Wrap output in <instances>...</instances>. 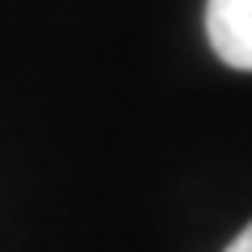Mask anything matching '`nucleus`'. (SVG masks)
<instances>
[{"mask_svg":"<svg viewBox=\"0 0 252 252\" xmlns=\"http://www.w3.org/2000/svg\"><path fill=\"white\" fill-rule=\"evenodd\" d=\"M206 38L227 67L252 72V0H206Z\"/></svg>","mask_w":252,"mask_h":252,"instance_id":"nucleus-1","label":"nucleus"},{"mask_svg":"<svg viewBox=\"0 0 252 252\" xmlns=\"http://www.w3.org/2000/svg\"><path fill=\"white\" fill-rule=\"evenodd\" d=\"M227 252H252V223H248V227H244V231H240V235H235V240H231V244H227Z\"/></svg>","mask_w":252,"mask_h":252,"instance_id":"nucleus-2","label":"nucleus"}]
</instances>
